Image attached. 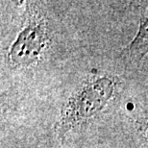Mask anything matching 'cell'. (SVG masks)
<instances>
[{"label":"cell","instance_id":"cell-1","mask_svg":"<svg viewBox=\"0 0 148 148\" xmlns=\"http://www.w3.org/2000/svg\"><path fill=\"white\" fill-rule=\"evenodd\" d=\"M119 82L110 74H96L85 80L69 97L55 125L59 140L94 119L116 94Z\"/></svg>","mask_w":148,"mask_h":148},{"label":"cell","instance_id":"cell-2","mask_svg":"<svg viewBox=\"0 0 148 148\" xmlns=\"http://www.w3.org/2000/svg\"><path fill=\"white\" fill-rule=\"evenodd\" d=\"M49 41L45 14L37 2H27L21 30L8 52L10 66L14 69L33 66L41 58Z\"/></svg>","mask_w":148,"mask_h":148},{"label":"cell","instance_id":"cell-4","mask_svg":"<svg viewBox=\"0 0 148 148\" xmlns=\"http://www.w3.org/2000/svg\"><path fill=\"white\" fill-rule=\"evenodd\" d=\"M138 130L143 141L148 146V117L138 123Z\"/></svg>","mask_w":148,"mask_h":148},{"label":"cell","instance_id":"cell-3","mask_svg":"<svg viewBox=\"0 0 148 148\" xmlns=\"http://www.w3.org/2000/svg\"><path fill=\"white\" fill-rule=\"evenodd\" d=\"M127 61L140 66L148 54V17L141 14L138 33L128 46L124 49Z\"/></svg>","mask_w":148,"mask_h":148}]
</instances>
